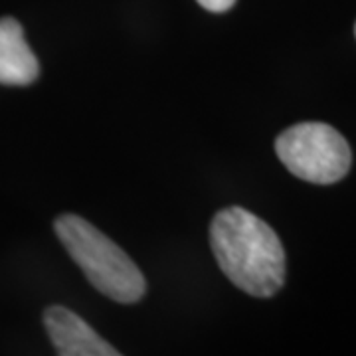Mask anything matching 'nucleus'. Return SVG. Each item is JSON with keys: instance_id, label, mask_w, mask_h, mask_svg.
I'll use <instances>...</instances> for the list:
<instances>
[{"instance_id": "1", "label": "nucleus", "mask_w": 356, "mask_h": 356, "mask_svg": "<svg viewBox=\"0 0 356 356\" xmlns=\"http://www.w3.org/2000/svg\"><path fill=\"white\" fill-rule=\"evenodd\" d=\"M210 245L224 275L252 297H273L285 283V250L277 234L250 210L232 206L210 224Z\"/></svg>"}, {"instance_id": "2", "label": "nucleus", "mask_w": 356, "mask_h": 356, "mask_svg": "<svg viewBox=\"0 0 356 356\" xmlns=\"http://www.w3.org/2000/svg\"><path fill=\"white\" fill-rule=\"evenodd\" d=\"M54 232L102 295L117 303H137L147 293V281L137 264L86 218L62 214L54 222Z\"/></svg>"}, {"instance_id": "3", "label": "nucleus", "mask_w": 356, "mask_h": 356, "mask_svg": "<svg viewBox=\"0 0 356 356\" xmlns=\"http://www.w3.org/2000/svg\"><path fill=\"white\" fill-rule=\"evenodd\" d=\"M275 153L287 170L313 184H332L348 172L350 147L343 135L325 123H299L275 140Z\"/></svg>"}, {"instance_id": "4", "label": "nucleus", "mask_w": 356, "mask_h": 356, "mask_svg": "<svg viewBox=\"0 0 356 356\" xmlns=\"http://www.w3.org/2000/svg\"><path fill=\"white\" fill-rule=\"evenodd\" d=\"M44 327L60 356H119L115 346L64 305H50L44 311Z\"/></svg>"}, {"instance_id": "5", "label": "nucleus", "mask_w": 356, "mask_h": 356, "mask_svg": "<svg viewBox=\"0 0 356 356\" xmlns=\"http://www.w3.org/2000/svg\"><path fill=\"white\" fill-rule=\"evenodd\" d=\"M38 76V58L26 42L22 24L13 16L0 18V86L24 88Z\"/></svg>"}, {"instance_id": "6", "label": "nucleus", "mask_w": 356, "mask_h": 356, "mask_svg": "<svg viewBox=\"0 0 356 356\" xmlns=\"http://www.w3.org/2000/svg\"><path fill=\"white\" fill-rule=\"evenodd\" d=\"M202 8H206L208 13H214V14H220V13H226L229 10L234 4H236V0H196Z\"/></svg>"}, {"instance_id": "7", "label": "nucleus", "mask_w": 356, "mask_h": 356, "mask_svg": "<svg viewBox=\"0 0 356 356\" xmlns=\"http://www.w3.org/2000/svg\"><path fill=\"white\" fill-rule=\"evenodd\" d=\"M355 32H356V26H355Z\"/></svg>"}]
</instances>
